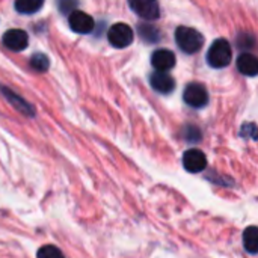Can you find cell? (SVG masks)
<instances>
[{
	"mask_svg": "<svg viewBox=\"0 0 258 258\" xmlns=\"http://www.w3.org/2000/svg\"><path fill=\"white\" fill-rule=\"evenodd\" d=\"M175 41H177L178 47L181 48V51H184L187 54H194V53L200 51L204 45V36L197 29L186 27V26L177 27Z\"/></svg>",
	"mask_w": 258,
	"mask_h": 258,
	"instance_id": "cell-1",
	"label": "cell"
},
{
	"mask_svg": "<svg viewBox=\"0 0 258 258\" xmlns=\"http://www.w3.org/2000/svg\"><path fill=\"white\" fill-rule=\"evenodd\" d=\"M233 60V48L227 39H216L209 51H207V62L213 68H225Z\"/></svg>",
	"mask_w": 258,
	"mask_h": 258,
	"instance_id": "cell-2",
	"label": "cell"
},
{
	"mask_svg": "<svg viewBox=\"0 0 258 258\" xmlns=\"http://www.w3.org/2000/svg\"><path fill=\"white\" fill-rule=\"evenodd\" d=\"M107 39H109V42L113 47H116V48H125V47H128L133 42L135 32H133V29L128 24H125V23H116V24H113L109 29Z\"/></svg>",
	"mask_w": 258,
	"mask_h": 258,
	"instance_id": "cell-3",
	"label": "cell"
},
{
	"mask_svg": "<svg viewBox=\"0 0 258 258\" xmlns=\"http://www.w3.org/2000/svg\"><path fill=\"white\" fill-rule=\"evenodd\" d=\"M183 100L190 107L200 109V107H204L209 103V92H207L204 85L192 82V83H189L186 86V89L183 92Z\"/></svg>",
	"mask_w": 258,
	"mask_h": 258,
	"instance_id": "cell-4",
	"label": "cell"
},
{
	"mask_svg": "<svg viewBox=\"0 0 258 258\" xmlns=\"http://www.w3.org/2000/svg\"><path fill=\"white\" fill-rule=\"evenodd\" d=\"M128 6L138 14L141 18L153 21L160 17V6L157 2L151 0H136V2H128Z\"/></svg>",
	"mask_w": 258,
	"mask_h": 258,
	"instance_id": "cell-5",
	"label": "cell"
},
{
	"mask_svg": "<svg viewBox=\"0 0 258 258\" xmlns=\"http://www.w3.org/2000/svg\"><path fill=\"white\" fill-rule=\"evenodd\" d=\"M183 166L192 174L203 172L207 168V157L201 150H187L183 156Z\"/></svg>",
	"mask_w": 258,
	"mask_h": 258,
	"instance_id": "cell-6",
	"label": "cell"
},
{
	"mask_svg": "<svg viewBox=\"0 0 258 258\" xmlns=\"http://www.w3.org/2000/svg\"><path fill=\"white\" fill-rule=\"evenodd\" d=\"M68 23H70L71 30H74L76 33H82V35L92 32L95 26L94 18L82 11H73L68 17Z\"/></svg>",
	"mask_w": 258,
	"mask_h": 258,
	"instance_id": "cell-7",
	"label": "cell"
},
{
	"mask_svg": "<svg viewBox=\"0 0 258 258\" xmlns=\"http://www.w3.org/2000/svg\"><path fill=\"white\" fill-rule=\"evenodd\" d=\"M3 44L12 51H23L29 45V36L21 29H11L3 35Z\"/></svg>",
	"mask_w": 258,
	"mask_h": 258,
	"instance_id": "cell-8",
	"label": "cell"
},
{
	"mask_svg": "<svg viewBox=\"0 0 258 258\" xmlns=\"http://www.w3.org/2000/svg\"><path fill=\"white\" fill-rule=\"evenodd\" d=\"M151 63L159 73H166L175 67V54L171 50L159 48L151 54Z\"/></svg>",
	"mask_w": 258,
	"mask_h": 258,
	"instance_id": "cell-9",
	"label": "cell"
},
{
	"mask_svg": "<svg viewBox=\"0 0 258 258\" xmlns=\"http://www.w3.org/2000/svg\"><path fill=\"white\" fill-rule=\"evenodd\" d=\"M150 85H151V88H153L154 91L168 95V94H171V92L174 91V88H175V80H174V77H172L171 74H168V73H159V71H156V73H153V74L150 76Z\"/></svg>",
	"mask_w": 258,
	"mask_h": 258,
	"instance_id": "cell-10",
	"label": "cell"
},
{
	"mask_svg": "<svg viewBox=\"0 0 258 258\" xmlns=\"http://www.w3.org/2000/svg\"><path fill=\"white\" fill-rule=\"evenodd\" d=\"M237 70L248 77H255L258 73L257 57L251 53H242L237 57Z\"/></svg>",
	"mask_w": 258,
	"mask_h": 258,
	"instance_id": "cell-11",
	"label": "cell"
},
{
	"mask_svg": "<svg viewBox=\"0 0 258 258\" xmlns=\"http://www.w3.org/2000/svg\"><path fill=\"white\" fill-rule=\"evenodd\" d=\"M44 6L42 0H18L15 2V9L23 15H32Z\"/></svg>",
	"mask_w": 258,
	"mask_h": 258,
	"instance_id": "cell-12",
	"label": "cell"
},
{
	"mask_svg": "<svg viewBox=\"0 0 258 258\" xmlns=\"http://www.w3.org/2000/svg\"><path fill=\"white\" fill-rule=\"evenodd\" d=\"M243 246L249 254H257L258 251V230L255 227H249L243 233Z\"/></svg>",
	"mask_w": 258,
	"mask_h": 258,
	"instance_id": "cell-13",
	"label": "cell"
},
{
	"mask_svg": "<svg viewBox=\"0 0 258 258\" xmlns=\"http://www.w3.org/2000/svg\"><path fill=\"white\" fill-rule=\"evenodd\" d=\"M3 91V94L6 95V98L14 104V107H17V110H20V112H23L24 115H33V110H32V106L27 103V101H24L23 98H20L18 95H15L14 92H11L9 89H2Z\"/></svg>",
	"mask_w": 258,
	"mask_h": 258,
	"instance_id": "cell-14",
	"label": "cell"
},
{
	"mask_svg": "<svg viewBox=\"0 0 258 258\" xmlns=\"http://www.w3.org/2000/svg\"><path fill=\"white\" fill-rule=\"evenodd\" d=\"M138 33L145 42H157L160 39V32L153 24H141L138 27Z\"/></svg>",
	"mask_w": 258,
	"mask_h": 258,
	"instance_id": "cell-15",
	"label": "cell"
},
{
	"mask_svg": "<svg viewBox=\"0 0 258 258\" xmlns=\"http://www.w3.org/2000/svg\"><path fill=\"white\" fill-rule=\"evenodd\" d=\"M30 67H32L33 70L39 71V73H44V71L48 70L50 60H48V57H47L44 53H35V54L30 57Z\"/></svg>",
	"mask_w": 258,
	"mask_h": 258,
	"instance_id": "cell-16",
	"label": "cell"
},
{
	"mask_svg": "<svg viewBox=\"0 0 258 258\" xmlns=\"http://www.w3.org/2000/svg\"><path fill=\"white\" fill-rule=\"evenodd\" d=\"M38 258H65L59 248L53 245H45L38 251Z\"/></svg>",
	"mask_w": 258,
	"mask_h": 258,
	"instance_id": "cell-17",
	"label": "cell"
},
{
	"mask_svg": "<svg viewBox=\"0 0 258 258\" xmlns=\"http://www.w3.org/2000/svg\"><path fill=\"white\" fill-rule=\"evenodd\" d=\"M184 138L189 141V142H198L201 139V135H200V128L195 127V125H187L184 128Z\"/></svg>",
	"mask_w": 258,
	"mask_h": 258,
	"instance_id": "cell-18",
	"label": "cell"
}]
</instances>
